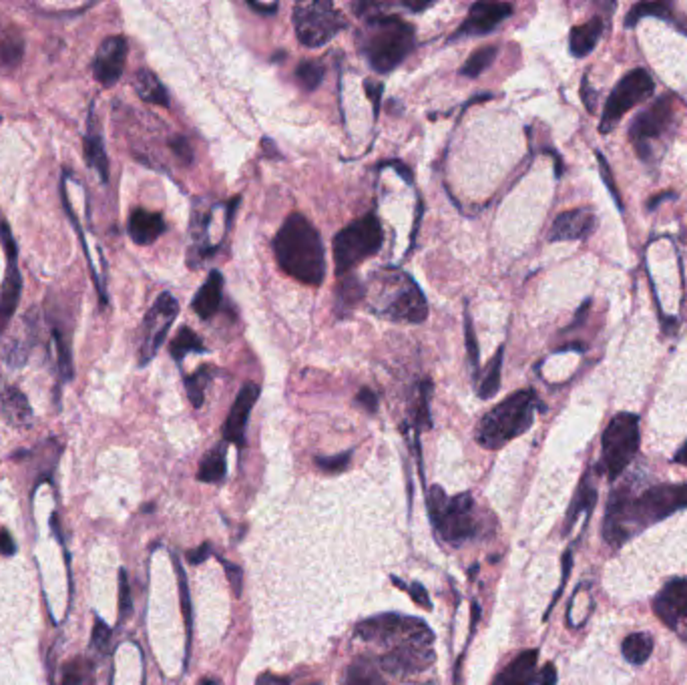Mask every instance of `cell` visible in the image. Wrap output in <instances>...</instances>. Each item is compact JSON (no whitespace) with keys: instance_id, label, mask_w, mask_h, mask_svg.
Masks as SVG:
<instances>
[{"instance_id":"6da1fadb","label":"cell","mask_w":687,"mask_h":685,"mask_svg":"<svg viewBox=\"0 0 687 685\" xmlns=\"http://www.w3.org/2000/svg\"><path fill=\"white\" fill-rule=\"evenodd\" d=\"M356 637L382 649L378 663L384 671L408 678L434 663V635L424 621L397 613L376 615L356 626Z\"/></svg>"},{"instance_id":"7a4b0ae2","label":"cell","mask_w":687,"mask_h":685,"mask_svg":"<svg viewBox=\"0 0 687 685\" xmlns=\"http://www.w3.org/2000/svg\"><path fill=\"white\" fill-rule=\"evenodd\" d=\"M683 507H687V484H661L638 497L625 492V489L617 491L607 507L603 527L605 541L620 547L641 528L661 521Z\"/></svg>"},{"instance_id":"3957f363","label":"cell","mask_w":687,"mask_h":685,"mask_svg":"<svg viewBox=\"0 0 687 685\" xmlns=\"http://www.w3.org/2000/svg\"><path fill=\"white\" fill-rule=\"evenodd\" d=\"M273 254L283 274L299 284L322 285L326 277V251L322 238L306 215H288L273 239Z\"/></svg>"},{"instance_id":"277c9868","label":"cell","mask_w":687,"mask_h":685,"mask_svg":"<svg viewBox=\"0 0 687 685\" xmlns=\"http://www.w3.org/2000/svg\"><path fill=\"white\" fill-rule=\"evenodd\" d=\"M372 311L398 324H423L428 303L418 284L405 272L380 270L370 275L366 288Z\"/></svg>"},{"instance_id":"5b68a950","label":"cell","mask_w":687,"mask_h":685,"mask_svg":"<svg viewBox=\"0 0 687 685\" xmlns=\"http://www.w3.org/2000/svg\"><path fill=\"white\" fill-rule=\"evenodd\" d=\"M415 27L394 14H366L360 50L376 73H390L415 49Z\"/></svg>"},{"instance_id":"8992f818","label":"cell","mask_w":687,"mask_h":685,"mask_svg":"<svg viewBox=\"0 0 687 685\" xmlns=\"http://www.w3.org/2000/svg\"><path fill=\"white\" fill-rule=\"evenodd\" d=\"M537 409L539 398L535 390H519L483 416L477 427V442L488 450L503 448L506 442L525 435L532 427Z\"/></svg>"},{"instance_id":"52a82bcc","label":"cell","mask_w":687,"mask_h":685,"mask_svg":"<svg viewBox=\"0 0 687 685\" xmlns=\"http://www.w3.org/2000/svg\"><path fill=\"white\" fill-rule=\"evenodd\" d=\"M428 515L438 536L452 547H462L478 531L475 500L468 492L449 497L441 487L428 491Z\"/></svg>"},{"instance_id":"ba28073f","label":"cell","mask_w":687,"mask_h":685,"mask_svg":"<svg viewBox=\"0 0 687 685\" xmlns=\"http://www.w3.org/2000/svg\"><path fill=\"white\" fill-rule=\"evenodd\" d=\"M384 230L380 220L376 215L368 213L364 218L352 221L348 228H344L336 238H334V264H336V274L348 275L358 264L364 259L376 256L382 248Z\"/></svg>"},{"instance_id":"9c48e42d","label":"cell","mask_w":687,"mask_h":685,"mask_svg":"<svg viewBox=\"0 0 687 685\" xmlns=\"http://www.w3.org/2000/svg\"><path fill=\"white\" fill-rule=\"evenodd\" d=\"M639 450V419L621 412L609 422L603 432V453L597 471L607 479H617Z\"/></svg>"},{"instance_id":"30bf717a","label":"cell","mask_w":687,"mask_h":685,"mask_svg":"<svg viewBox=\"0 0 687 685\" xmlns=\"http://www.w3.org/2000/svg\"><path fill=\"white\" fill-rule=\"evenodd\" d=\"M294 29L304 47L317 49L328 45L342 29H346V19L326 0L298 3L294 6Z\"/></svg>"},{"instance_id":"8fae6325","label":"cell","mask_w":687,"mask_h":685,"mask_svg":"<svg viewBox=\"0 0 687 685\" xmlns=\"http://www.w3.org/2000/svg\"><path fill=\"white\" fill-rule=\"evenodd\" d=\"M654 89V81H651V77L646 71L635 68V71L627 73L623 79L617 83L613 93L609 95V101L599 125L601 133L613 131V127L620 123L625 113L631 111L635 105H639L641 101L651 97Z\"/></svg>"},{"instance_id":"7c38bea8","label":"cell","mask_w":687,"mask_h":685,"mask_svg":"<svg viewBox=\"0 0 687 685\" xmlns=\"http://www.w3.org/2000/svg\"><path fill=\"white\" fill-rule=\"evenodd\" d=\"M177 314H179L177 300L171 296L169 292H163L143 320L139 366H147V364L157 356V352L163 346V342H165V338L169 334L171 326H174Z\"/></svg>"},{"instance_id":"4fadbf2b","label":"cell","mask_w":687,"mask_h":685,"mask_svg":"<svg viewBox=\"0 0 687 685\" xmlns=\"http://www.w3.org/2000/svg\"><path fill=\"white\" fill-rule=\"evenodd\" d=\"M0 244L6 254V274L0 288V336L11 324V320L16 311V306L21 302L22 293V275L19 270V248L14 244V238L8 230L6 221H0Z\"/></svg>"},{"instance_id":"5bb4252c","label":"cell","mask_w":687,"mask_h":685,"mask_svg":"<svg viewBox=\"0 0 687 685\" xmlns=\"http://www.w3.org/2000/svg\"><path fill=\"white\" fill-rule=\"evenodd\" d=\"M672 117H674V105H672V99H669V95L657 99L654 105L643 111L641 115L635 117L629 129V139L641 159L649 158V143L654 141V139L664 135L669 123H672Z\"/></svg>"},{"instance_id":"9a60e30c","label":"cell","mask_w":687,"mask_h":685,"mask_svg":"<svg viewBox=\"0 0 687 685\" xmlns=\"http://www.w3.org/2000/svg\"><path fill=\"white\" fill-rule=\"evenodd\" d=\"M654 609L669 629L687 641V579H675L661 589Z\"/></svg>"},{"instance_id":"2e32d148","label":"cell","mask_w":687,"mask_h":685,"mask_svg":"<svg viewBox=\"0 0 687 685\" xmlns=\"http://www.w3.org/2000/svg\"><path fill=\"white\" fill-rule=\"evenodd\" d=\"M125 37H109L101 42L97 55L93 59V75L103 86H113L123 77L127 63Z\"/></svg>"},{"instance_id":"e0dca14e","label":"cell","mask_w":687,"mask_h":685,"mask_svg":"<svg viewBox=\"0 0 687 685\" xmlns=\"http://www.w3.org/2000/svg\"><path fill=\"white\" fill-rule=\"evenodd\" d=\"M513 13V6L506 3H475L470 6L468 16L454 32L452 39L480 37L495 31L503 21H506Z\"/></svg>"},{"instance_id":"ac0fdd59","label":"cell","mask_w":687,"mask_h":685,"mask_svg":"<svg viewBox=\"0 0 687 685\" xmlns=\"http://www.w3.org/2000/svg\"><path fill=\"white\" fill-rule=\"evenodd\" d=\"M260 394H262V388L255 383H247L242 386V390H239L236 402L228 414V420L226 424H223V438H226L228 442H234V445L237 446H244L247 420H250V414Z\"/></svg>"},{"instance_id":"d6986e66","label":"cell","mask_w":687,"mask_h":685,"mask_svg":"<svg viewBox=\"0 0 687 685\" xmlns=\"http://www.w3.org/2000/svg\"><path fill=\"white\" fill-rule=\"evenodd\" d=\"M595 213L591 210H571L555 220L549 241H573L585 239L595 230Z\"/></svg>"},{"instance_id":"ffe728a7","label":"cell","mask_w":687,"mask_h":685,"mask_svg":"<svg viewBox=\"0 0 687 685\" xmlns=\"http://www.w3.org/2000/svg\"><path fill=\"white\" fill-rule=\"evenodd\" d=\"M0 414L14 428H29L32 424V409L19 388L0 384Z\"/></svg>"},{"instance_id":"44dd1931","label":"cell","mask_w":687,"mask_h":685,"mask_svg":"<svg viewBox=\"0 0 687 685\" xmlns=\"http://www.w3.org/2000/svg\"><path fill=\"white\" fill-rule=\"evenodd\" d=\"M165 220L161 213L147 212V210H135L129 215V238H131L137 246H149L153 241L159 239L165 233Z\"/></svg>"},{"instance_id":"7402d4cb","label":"cell","mask_w":687,"mask_h":685,"mask_svg":"<svg viewBox=\"0 0 687 685\" xmlns=\"http://www.w3.org/2000/svg\"><path fill=\"white\" fill-rule=\"evenodd\" d=\"M537 662V649H529V652L519 653L499 675H496L493 685H535Z\"/></svg>"},{"instance_id":"603a6c76","label":"cell","mask_w":687,"mask_h":685,"mask_svg":"<svg viewBox=\"0 0 687 685\" xmlns=\"http://www.w3.org/2000/svg\"><path fill=\"white\" fill-rule=\"evenodd\" d=\"M223 298V275L221 272L213 270L210 272L208 280L197 290L195 298L192 302V308L201 320H211L218 314Z\"/></svg>"},{"instance_id":"cb8c5ba5","label":"cell","mask_w":687,"mask_h":685,"mask_svg":"<svg viewBox=\"0 0 687 685\" xmlns=\"http://www.w3.org/2000/svg\"><path fill=\"white\" fill-rule=\"evenodd\" d=\"M85 159L91 169L99 173L103 184L109 181V158L103 145V137L97 127V119H94V111L91 107L89 123H87V135H85Z\"/></svg>"},{"instance_id":"d4e9b609","label":"cell","mask_w":687,"mask_h":685,"mask_svg":"<svg viewBox=\"0 0 687 685\" xmlns=\"http://www.w3.org/2000/svg\"><path fill=\"white\" fill-rule=\"evenodd\" d=\"M603 29H605L603 19H599V16H593V19L587 21L585 24L575 27L569 37L571 53L575 57H587L591 50L597 47L601 34H603Z\"/></svg>"},{"instance_id":"484cf974","label":"cell","mask_w":687,"mask_h":685,"mask_svg":"<svg viewBox=\"0 0 687 685\" xmlns=\"http://www.w3.org/2000/svg\"><path fill=\"white\" fill-rule=\"evenodd\" d=\"M133 89L137 95H139V99H143L145 103H151V105H159V107H169L167 89L157 79V75L149 71V68H139V71H137Z\"/></svg>"},{"instance_id":"4316f807","label":"cell","mask_w":687,"mask_h":685,"mask_svg":"<svg viewBox=\"0 0 687 685\" xmlns=\"http://www.w3.org/2000/svg\"><path fill=\"white\" fill-rule=\"evenodd\" d=\"M366 298V288L356 275H342L336 285V310L340 316H348L360 300Z\"/></svg>"},{"instance_id":"83f0119b","label":"cell","mask_w":687,"mask_h":685,"mask_svg":"<svg viewBox=\"0 0 687 685\" xmlns=\"http://www.w3.org/2000/svg\"><path fill=\"white\" fill-rule=\"evenodd\" d=\"M228 464H226V446L211 448L208 455L201 458L200 471H197V479L201 482H219L226 476Z\"/></svg>"},{"instance_id":"f1b7e54d","label":"cell","mask_w":687,"mask_h":685,"mask_svg":"<svg viewBox=\"0 0 687 685\" xmlns=\"http://www.w3.org/2000/svg\"><path fill=\"white\" fill-rule=\"evenodd\" d=\"M621 652L631 665H641L647 662L651 652H654V639L647 633H631V635L625 637Z\"/></svg>"},{"instance_id":"f546056e","label":"cell","mask_w":687,"mask_h":685,"mask_svg":"<svg viewBox=\"0 0 687 685\" xmlns=\"http://www.w3.org/2000/svg\"><path fill=\"white\" fill-rule=\"evenodd\" d=\"M216 376V370L211 366H201L197 368L193 374L185 376V390H187V398L189 402L193 404V409H201L205 402V390H208V384Z\"/></svg>"},{"instance_id":"4dcf8cb0","label":"cell","mask_w":687,"mask_h":685,"mask_svg":"<svg viewBox=\"0 0 687 685\" xmlns=\"http://www.w3.org/2000/svg\"><path fill=\"white\" fill-rule=\"evenodd\" d=\"M503 358H504V348L501 346V348L496 350V354L493 356V360L488 362V366L485 370V376L480 378L478 396L483 398V401H491V398L496 392H499V388H501V372H503Z\"/></svg>"},{"instance_id":"1f68e13d","label":"cell","mask_w":687,"mask_h":685,"mask_svg":"<svg viewBox=\"0 0 687 685\" xmlns=\"http://www.w3.org/2000/svg\"><path fill=\"white\" fill-rule=\"evenodd\" d=\"M169 352H171V356H174V360L182 362L187 356V354H192V352L205 354L208 350H205L201 338L197 336L192 328L183 326L182 329H179L174 340H171Z\"/></svg>"},{"instance_id":"d6a6232c","label":"cell","mask_w":687,"mask_h":685,"mask_svg":"<svg viewBox=\"0 0 687 685\" xmlns=\"http://www.w3.org/2000/svg\"><path fill=\"white\" fill-rule=\"evenodd\" d=\"M61 685H94V667L85 657H75L63 667Z\"/></svg>"},{"instance_id":"836d02e7","label":"cell","mask_w":687,"mask_h":685,"mask_svg":"<svg viewBox=\"0 0 687 685\" xmlns=\"http://www.w3.org/2000/svg\"><path fill=\"white\" fill-rule=\"evenodd\" d=\"M496 53H499V49H496L495 45L480 47L478 50H475V53L467 59V63L462 65L460 75L468 77V79H477V77L483 75L486 68L495 63Z\"/></svg>"},{"instance_id":"e575fe53","label":"cell","mask_w":687,"mask_h":685,"mask_svg":"<svg viewBox=\"0 0 687 685\" xmlns=\"http://www.w3.org/2000/svg\"><path fill=\"white\" fill-rule=\"evenodd\" d=\"M24 53V41L19 31H6L0 39V63L14 67L21 63Z\"/></svg>"},{"instance_id":"d590c367","label":"cell","mask_w":687,"mask_h":685,"mask_svg":"<svg viewBox=\"0 0 687 685\" xmlns=\"http://www.w3.org/2000/svg\"><path fill=\"white\" fill-rule=\"evenodd\" d=\"M346 685H388V683L380 678V673H378V670L370 662L360 659V662H354L348 667Z\"/></svg>"},{"instance_id":"8d00e7d4","label":"cell","mask_w":687,"mask_h":685,"mask_svg":"<svg viewBox=\"0 0 687 685\" xmlns=\"http://www.w3.org/2000/svg\"><path fill=\"white\" fill-rule=\"evenodd\" d=\"M324 75L326 67L322 65V60H302L296 68V79L306 91H316L322 85Z\"/></svg>"},{"instance_id":"74e56055","label":"cell","mask_w":687,"mask_h":685,"mask_svg":"<svg viewBox=\"0 0 687 685\" xmlns=\"http://www.w3.org/2000/svg\"><path fill=\"white\" fill-rule=\"evenodd\" d=\"M595 500H597V491L591 487L587 481H583L579 491H577V497H575V502H573V507L569 510V518H567V525L573 527L575 518H577L583 513V510H585V513L589 515L591 510H593V507H595Z\"/></svg>"},{"instance_id":"f35d334b","label":"cell","mask_w":687,"mask_h":685,"mask_svg":"<svg viewBox=\"0 0 687 685\" xmlns=\"http://www.w3.org/2000/svg\"><path fill=\"white\" fill-rule=\"evenodd\" d=\"M643 16H659V19H665L669 16V6L664 3H643V5H635L631 8V13L627 14L625 24L627 27H635L639 19Z\"/></svg>"},{"instance_id":"ab89813d","label":"cell","mask_w":687,"mask_h":685,"mask_svg":"<svg viewBox=\"0 0 687 685\" xmlns=\"http://www.w3.org/2000/svg\"><path fill=\"white\" fill-rule=\"evenodd\" d=\"M431 383H423L418 388V401H416V410H415V419L418 428H431V412H428V402H431Z\"/></svg>"},{"instance_id":"60d3db41","label":"cell","mask_w":687,"mask_h":685,"mask_svg":"<svg viewBox=\"0 0 687 685\" xmlns=\"http://www.w3.org/2000/svg\"><path fill=\"white\" fill-rule=\"evenodd\" d=\"M465 338H467V352H468V360L472 372L475 376H478V342H477V334H475V326H472V320L468 316V311L465 314Z\"/></svg>"},{"instance_id":"b9f144b4","label":"cell","mask_w":687,"mask_h":685,"mask_svg":"<svg viewBox=\"0 0 687 685\" xmlns=\"http://www.w3.org/2000/svg\"><path fill=\"white\" fill-rule=\"evenodd\" d=\"M111 645V629L107 623H103L101 619H94L93 626V637H91V647L99 653H107V649Z\"/></svg>"},{"instance_id":"7bdbcfd3","label":"cell","mask_w":687,"mask_h":685,"mask_svg":"<svg viewBox=\"0 0 687 685\" xmlns=\"http://www.w3.org/2000/svg\"><path fill=\"white\" fill-rule=\"evenodd\" d=\"M352 458V450H348V453H342V455H336V456H317L316 458V464L322 468V471L326 473H342L344 468L348 466Z\"/></svg>"},{"instance_id":"ee69618b","label":"cell","mask_w":687,"mask_h":685,"mask_svg":"<svg viewBox=\"0 0 687 685\" xmlns=\"http://www.w3.org/2000/svg\"><path fill=\"white\" fill-rule=\"evenodd\" d=\"M392 581H394V583H398L402 589H405V591H406V593L412 597V601H415L416 605L424 607V609H433V605H431V597H428L426 589H424L423 585H420V583H412V585L408 587V585L402 583V581H398L397 577H394Z\"/></svg>"},{"instance_id":"f6af8a7d","label":"cell","mask_w":687,"mask_h":685,"mask_svg":"<svg viewBox=\"0 0 687 685\" xmlns=\"http://www.w3.org/2000/svg\"><path fill=\"white\" fill-rule=\"evenodd\" d=\"M119 611H121V617H127L131 613V591H129L125 569H121V573H119Z\"/></svg>"},{"instance_id":"bcb514c9","label":"cell","mask_w":687,"mask_h":685,"mask_svg":"<svg viewBox=\"0 0 687 685\" xmlns=\"http://www.w3.org/2000/svg\"><path fill=\"white\" fill-rule=\"evenodd\" d=\"M169 147H171V151H174L182 161H185V163L193 161V151H192V145L187 143V139L174 137L169 141Z\"/></svg>"},{"instance_id":"7dc6e473","label":"cell","mask_w":687,"mask_h":685,"mask_svg":"<svg viewBox=\"0 0 687 685\" xmlns=\"http://www.w3.org/2000/svg\"><path fill=\"white\" fill-rule=\"evenodd\" d=\"M597 159H599V169H601V176H603L605 185L609 187V192H611V195H613V199H615V203L621 207L620 194H617V187H615V181H613V173H611V169H609V165H607V161H605L603 155L599 153V155H597Z\"/></svg>"},{"instance_id":"c3c4849f","label":"cell","mask_w":687,"mask_h":685,"mask_svg":"<svg viewBox=\"0 0 687 685\" xmlns=\"http://www.w3.org/2000/svg\"><path fill=\"white\" fill-rule=\"evenodd\" d=\"M356 402L368 412L378 410V396L372 388H360V392L356 394Z\"/></svg>"},{"instance_id":"681fc988","label":"cell","mask_w":687,"mask_h":685,"mask_svg":"<svg viewBox=\"0 0 687 685\" xmlns=\"http://www.w3.org/2000/svg\"><path fill=\"white\" fill-rule=\"evenodd\" d=\"M382 91H384L382 83H376V81H372V79H368V81H366V93H368V99L372 101L374 117H378V111H380V97H382Z\"/></svg>"},{"instance_id":"f907efd6","label":"cell","mask_w":687,"mask_h":685,"mask_svg":"<svg viewBox=\"0 0 687 685\" xmlns=\"http://www.w3.org/2000/svg\"><path fill=\"white\" fill-rule=\"evenodd\" d=\"M557 683V670L553 663H547L543 670L537 671L535 685H555Z\"/></svg>"},{"instance_id":"816d5d0a","label":"cell","mask_w":687,"mask_h":685,"mask_svg":"<svg viewBox=\"0 0 687 685\" xmlns=\"http://www.w3.org/2000/svg\"><path fill=\"white\" fill-rule=\"evenodd\" d=\"M223 567H226V573H228V579L231 587L236 589V595H239V591H242V571H239V567L231 565V563L228 561H221Z\"/></svg>"},{"instance_id":"f5cc1de1","label":"cell","mask_w":687,"mask_h":685,"mask_svg":"<svg viewBox=\"0 0 687 685\" xmlns=\"http://www.w3.org/2000/svg\"><path fill=\"white\" fill-rule=\"evenodd\" d=\"M210 554H211V545L210 543H203L200 549L189 551L187 559H189V563H193V565H200V563H203L205 559H208Z\"/></svg>"},{"instance_id":"db71d44e","label":"cell","mask_w":687,"mask_h":685,"mask_svg":"<svg viewBox=\"0 0 687 685\" xmlns=\"http://www.w3.org/2000/svg\"><path fill=\"white\" fill-rule=\"evenodd\" d=\"M14 543H13V539H11V535H8V531H4V528H3V531H0V553H3V554H6V557H8V554H13L14 553Z\"/></svg>"},{"instance_id":"11a10c76","label":"cell","mask_w":687,"mask_h":685,"mask_svg":"<svg viewBox=\"0 0 687 685\" xmlns=\"http://www.w3.org/2000/svg\"><path fill=\"white\" fill-rule=\"evenodd\" d=\"M255 685H290V680L278 678V675H272V673H263V675H260V678H257Z\"/></svg>"},{"instance_id":"9f6ffc18","label":"cell","mask_w":687,"mask_h":685,"mask_svg":"<svg viewBox=\"0 0 687 685\" xmlns=\"http://www.w3.org/2000/svg\"><path fill=\"white\" fill-rule=\"evenodd\" d=\"M250 6L254 8V11H257V13H262V14H272V13H276L278 11V5L276 3H273V5H257V3H250Z\"/></svg>"},{"instance_id":"6f0895ef","label":"cell","mask_w":687,"mask_h":685,"mask_svg":"<svg viewBox=\"0 0 687 685\" xmlns=\"http://www.w3.org/2000/svg\"><path fill=\"white\" fill-rule=\"evenodd\" d=\"M675 463H680V464L687 466V442H685V445H683L680 450H677V455H675Z\"/></svg>"},{"instance_id":"680465c9","label":"cell","mask_w":687,"mask_h":685,"mask_svg":"<svg viewBox=\"0 0 687 685\" xmlns=\"http://www.w3.org/2000/svg\"><path fill=\"white\" fill-rule=\"evenodd\" d=\"M667 197H674V194H665V195H659V197H654V199H651V202H649V210H654V207L657 205V203H661V202H664V199H667Z\"/></svg>"}]
</instances>
